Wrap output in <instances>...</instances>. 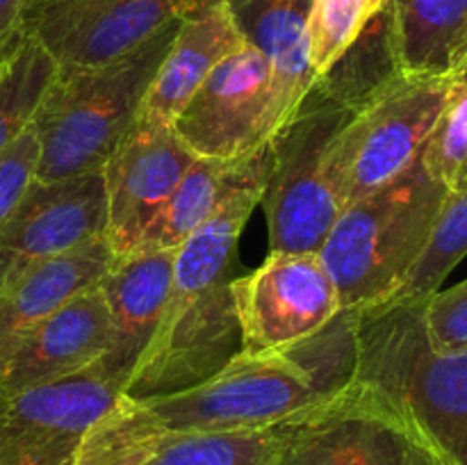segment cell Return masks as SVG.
I'll list each match as a JSON object with an SVG mask.
<instances>
[{
    "instance_id": "6da1fadb",
    "label": "cell",
    "mask_w": 467,
    "mask_h": 465,
    "mask_svg": "<svg viewBox=\"0 0 467 465\" xmlns=\"http://www.w3.org/2000/svg\"><path fill=\"white\" fill-rule=\"evenodd\" d=\"M263 187L260 171L176 249L167 308L128 378L126 397L141 401L187 390L242 351L231 290L233 263Z\"/></svg>"
},
{
    "instance_id": "7a4b0ae2",
    "label": "cell",
    "mask_w": 467,
    "mask_h": 465,
    "mask_svg": "<svg viewBox=\"0 0 467 465\" xmlns=\"http://www.w3.org/2000/svg\"><path fill=\"white\" fill-rule=\"evenodd\" d=\"M356 313L287 349L244 351L187 390L141 399L162 431L265 429L331 395L354 369ZM137 401V399H135Z\"/></svg>"
},
{
    "instance_id": "3957f363",
    "label": "cell",
    "mask_w": 467,
    "mask_h": 465,
    "mask_svg": "<svg viewBox=\"0 0 467 465\" xmlns=\"http://www.w3.org/2000/svg\"><path fill=\"white\" fill-rule=\"evenodd\" d=\"M178 21L103 67L57 68L32 117L35 181L53 182L99 171L128 128L171 46Z\"/></svg>"
},
{
    "instance_id": "277c9868",
    "label": "cell",
    "mask_w": 467,
    "mask_h": 465,
    "mask_svg": "<svg viewBox=\"0 0 467 465\" xmlns=\"http://www.w3.org/2000/svg\"><path fill=\"white\" fill-rule=\"evenodd\" d=\"M447 194L450 187L420 158L400 178L340 210L319 255L342 310L363 313L392 299L422 255Z\"/></svg>"
},
{
    "instance_id": "5b68a950",
    "label": "cell",
    "mask_w": 467,
    "mask_h": 465,
    "mask_svg": "<svg viewBox=\"0 0 467 465\" xmlns=\"http://www.w3.org/2000/svg\"><path fill=\"white\" fill-rule=\"evenodd\" d=\"M351 374L383 388L447 465H467V349L429 345L422 301L356 313Z\"/></svg>"
},
{
    "instance_id": "8992f818",
    "label": "cell",
    "mask_w": 467,
    "mask_h": 465,
    "mask_svg": "<svg viewBox=\"0 0 467 465\" xmlns=\"http://www.w3.org/2000/svg\"><path fill=\"white\" fill-rule=\"evenodd\" d=\"M356 103L358 98L324 78L267 141L260 205L267 217L269 251L315 253L322 249L340 214L324 160Z\"/></svg>"
},
{
    "instance_id": "52a82bcc",
    "label": "cell",
    "mask_w": 467,
    "mask_h": 465,
    "mask_svg": "<svg viewBox=\"0 0 467 465\" xmlns=\"http://www.w3.org/2000/svg\"><path fill=\"white\" fill-rule=\"evenodd\" d=\"M450 78L392 71L365 91L327 150V178L340 210L409 171L436 132L451 94Z\"/></svg>"
},
{
    "instance_id": "ba28073f",
    "label": "cell",
    "mask_w": 467,
    "mask_h": 465,
    "mask_svg": "<svg viewBox=\"0 0 467 465\" xmlns=\"http://www.w3.org/2000/svg\"><path fill=\"white\" fill-rule=\"evenodd\" d=\"M276 465H447L383 388L351 374L281 422Z\"/></svg>"
},
{
    "instance_id": "9c48e42d",
    "label": "cell",
    "mask_w": 467,
    "mask_h": 465,
    "mask_svg": "<svg viewBox=\"0 0 467 465\" xmlns=\"http://www.w3.org/2000/svg\"><path fill=\"white\" fill-rule=\"evenodd\" d=\"M231 290L244 351L304 345L345 313L319 251H269L258 269L233 278Z\"/></svg>"
},
{
    "instance_id": "30bf717a",
    "label": "cell",
    "mask_w": 467,
    "mask_h": 465,
    "mask_svg": "<svg viewBox=\"0 0 467 465\" xmlns=\"http://www.w3.org/2000/svg\"><path fill=\"white\" fill-rule=\"evenodd\" d=\"M123 397L99 367L0 397V465H73L87 431Z\"/></svg>"
},
{
    "instance_id": "8fae6325",
    "label": "cell",
    "mask_w": 467,
    "mask_h": 465,
    "mask_svg": "<svg viewBox=\"0 0 467 465\" xmlns=\"http://www.w3.org/2000/svg\"><path fill=\"white\" fill-rule=\"evenodd\" d=\"M272 71L246 41L210 71L171 128L194 158L240 160L267 146Z\"/></svg>"
},
{
    "instance_id": "7c38bea8",
    "label": "cell",
    "mask_w": 467,
    "mask_h": 465,
    "mask_svg": "<svg viewBox=\"0 0 467 465\" xmlns=\"http://www.w3.org/2000/svg\"><path fill=\"white\" fill-rule=\"evenodd\" d=\"M194 162L171 126L137 117L100 167L105 240L114 255L135 249Z\"/></svg>"
},
{
    "instance_id": "4fadbf2b",
    "label": "cell",
    "mask_w": 467,
    "mask_h": 465,
    "mask_svg": "<svg viewBox=\"0 0 467 465\" xmlns=\"http://www.w3.org/2000/svg\"><path fill=\"white\" fill-rule=\"evenodd\" d=\"M103 235L100 169L64 181H32L0 231V290L27 269Z\"/></svg>"
},
{
    "instance_id": "5bb4252c",
    "label": "cell",
    "mask_w": 467,
    "mask_h": 465,
    "mask_svg": "<svg viewBox=\"0 0 467 465\" xmlns=\"http://www.w3.org/2000/svg\"><path fill=\"white\" fill-rule=\"evenodd\" d=\"M192 0H67L32 14L30 32L57 68L103 67L178 21Z\"/></svg>"
},
{
    "instance_id": "9a60e30c",
    "label": "cell",
    "mask_w": 467,
    "mask_h": 465,
    "mask_svg": "<svg viewBox=\"0 0 467 465\" xmlns=\"http://www.w3.org/2000/svg\"><path fill=\"white\" fill-rule=\"evenodd\" d=\"M112 322L100 285L87 287L36 324L0 365V397L64 381L100 363Z\"/></svg>"
},
{
    "instance_id": "2e32d148",
    "label": "cell",
    "mask_w": 467,
    "mask_h": 465,
    "mask_svg": "<svg viewBox=\"0 0 467 465\" xmlns=\"http://www.w3.org/2000/svg\"><path fill=\"white\" fill-rule=\"evenodd\" d=\"M176 249H135L114 255L99 281L109 308L112 336L96 367L126 390L137 360L149 346L171 292Z\"/></svg>"
},
{
    "instance_id": "e0dca14e",
    "label": "cell",
    "mask_w": 467,
    "mask_h": 465,
    "mask_svg": "<svg viewBox=\"0 0 467 465\" xmlns=\"http://www.w3.org/2000/svg\"><path fill=\"white\" fill-rule=\"evenodd\" d=\"M244 44L228 0H192L137 117L171 126L210 71Z\"/></svg>"
},
{
    "instance_id": "ac0fdd59",
    "label": "cell",
    "mask_w": 467,
    "mask_h": 465,
    "mask_svg": "<svg viewBox=\"0 0 467 465\" xmlns=\"http://www.w3.org/2000/svg\"><path fill=\"white\" fill-rule=\"evenodd\" d=\"M242 35L254 44L272 71V108L267 141L285 126L319 76L310 67L306 16L308 0H228Z\"/></svg>"
},
{
    "instance_id": "d6986e66",
    "label": "cell",
    "mask_w": 467,
    "mask_h": 465,
    "mask_svg": "<svg viewBox=\"0 0 467 465\" xmlns=\"http://www.w3.org/2000/svg\"><path fill=\"white\" fill-rule=\"evenodd\" d=\"M114 260V251L103 237L68 253L50 258L0 290V365L18 342L68 299L96 285Z\"/></svg>"
},
{
    "instance_id": "ffe728a7",
    "label": "cell",
    "mask_w": 467,
    "mask_h": 465,
    "mask_svg": "<svg viewBox=\"0 0 467 465\" xmlns=\"http://www.w3.org/2000/svg\"><path fill=\"white\" fill-rule=\"evenodd\" d=\"M388 32L400 76H454L467 57V0H390Z\"/></svg>"
},
{
    "instance_id": "44dd1931",
    "label": "cell",
    "mask_w": 467,
    "mask_h": 465,
    "mask_svg": "<svg viewBox=\"0 0 467 465\" xmlns=\"http://www.w3.org/2000/svg\"><path fill=\"white\" fill-rule=\"evenodd\" d=\"M265 164H267V146L240 160L194 158V162L190 164L158 217L146 228L137 246L178 249L244 182L265 171Z\"/></svg>"
},
{
    "instance_id": "7402d4cb",
    "label": "cell",
    "mask_w": 467,
    "mask_h": 465,
    "mask_svg": "<svg viewBox=\"0 0 467 465\" xmlns=\"http://www.w3.org/2000/svg\"><path fill=\"white\" fill-rule=\"evenodd\" d=\"M281 422L237 431H164L141 465H276Z\"/></svg>"
},
{
    "instance_id": "603a6c76",
    "label": "cell",
    "mask_w": 467,
    "mask_h": 465,
    "mask_svg": "<svg viewBox=\"0 0 467 465\" xmlns=\"http://www.w3.org/2000/svg\"><path fill=\"white\" fill-rule=\"evenodd\" d=\"M57 71L44 46L21 30L9 46L0 78V155L27 128L41 94Z\"/></svg>"
},
{
    "instance_id": "cb8c5ba5",
    "label": "cell",
    "mask_w": 467,
    "mask_h": 465,
    "mask_svg": "<svg viewBox=\"0 0 467 465\" xmlns=\"http://www.w3.org/2000/svg\"><path fill=\"white\" fill-rule=\"evenodd\" d=\"M467 255V173L447 194L422 255L388 304L424 301ZM383 304V305H388Z\"/></svg>"
},
{
    "instance_id": "d4e9b609",
    "label": "cell",
    "mask_w": 467,
    "mask_h": 465,
    "mask_svg": "<svg viewBox=\"0 0 467 465\" xmlns=\"http://www.w3.org/2000/svg\"><path fill=\"white\" fill-rule=\"evenodd\" d=\"M162 433L140 401L123 395L87 431L73 465H141Z\"/></svg>"
},
{
    "instance_id": "484cf974",
    "label": "cell",
    "mask_w": 467,
    "mask_h": 465,
    "mask_svg": "<svg viewBox=\"0 0 467 465\" xmlns=\"http://www.w3.org/2000/svg\"><path fill=\"white\" fill-rule=\"evenodd\" d=\"M390 0H313L306 16L310 67L327 78L358 44L369 23Z\"/></svg>"
},
{
    "instance_id": "4316f807",
    "label": "cell",
    "mask_w": 467,
    "mask_h": 465,
    "mask_svg": "<svg viewBox=\"0 0 467 465\" xmlns=\"http://www.w3.org/2000/svg\"><path fill=\"white\" fill-rule=\"evenodd\" d=\"M422 162L450 190L467 173V57L454 73L450 103L424 149Z\"/></svg>"
},
{
    "instance_id": "83f0119b",
    "label": "cell",
    "mask_w": 467,
    "mask_h": 465,
    "mask_svg": "<svg viewBox=\"0 0 467 465\" xmlns=\"http://www.w3.org/2000/svg\"><path fill=\"white\" fill-rule=\"evenodd\" d=\"M422 324L436 351L467 349V278L422 301Z\"/></svg>"
},
{
    "instance_id": "f1b7e54d",
    "label": "cell",
    "mask_w": 467,
    "mask_h": 465,
    "mask_svg": "<svg viewBox=\"0 0 467 465\" xmlns=\"http://www.w3.org/2000/svg\"><path fill=\"white\" fill-rule=\"evenodd\" d=\"M36 155H39V149H36V135L30 121L26 130L0 155V231L30 182L35 181Z\"/></svg>"
},
{
    "instance_id": "f546056e",
    "label": "cell",
    "mask_w": 467,
    "mask_h": 465,
    "mask_svg": "<svg viewBox=\"0 0 467 465\" xmlns=\"http://www.w3.org/2000/svg\"><path fill=\"white\" fill-rule=\"evenodd\" d=\"M30 0H0V50L7 48L23 30Z\"/></svg>"
},
{
    "instance_id": "4dcf8cb0",
    "label": "cell",
    "mask_w": 467,
    "mask_h": 465,
    "mask_svg": "<svg viewBox=\"0 0 467 465\" xmlns=\"http://www.w3.org/2000/svg\"><path fill=\"white\" fill-rule=\"evenodd\" d=\"M59 3H67V0H30V9H27V16H26V21H27V18L32 16V14L41 12V9H48V7H53V5H59Z\"/></svg>"
},
{
    "instance_id": "1f68e13d",
    "label": "cell",
    "mask_w": 467,
    "mask_h": 465,
    "mask_svg": "<svg viewBox=\"0 0 467 465\" xmlns=\"http://www.w3.org/2000/svg\"><path fill=\"white\" fill-rule=\"evenodd\" d=\"M14 39H16V36H14ZM9 46H12V44H9ZM9 46H7V48H3V50H0V78H3V64H5V55H7Z\"/></svg>"
},
{
    "instance_id": "d6a6232c",
    "label": "cell",
    "mask_w": 467,
    "mask_h": 465,
    "mask_svg": "<svg viewBox=\"0 0 467 465\" xmlns=\"http://www.w3.org/2000/svg\"><path fill=\"white\" fill-rule=\"evenodd\" d=\"M308 3H313V0H308Z\"/></svg>"
}]
</instances>
